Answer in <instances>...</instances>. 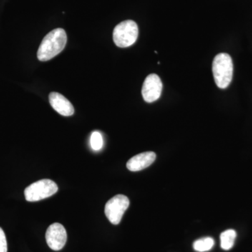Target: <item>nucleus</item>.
<instances>
[{
    "label": "nucleus",
    "mask_w": 252,
    "mask_h": 252,
    "mask_svg": "<svg viewBox=\"0 0 252 252\" xmlns=\"http://www.w3.org/2000/svg\"><path fill=\"white\" fill-rule=\"evenodd\" d=\"M67 34L62 28H57L48 33L37 51V59L42 62L49 61L62 52L67 44Z\"/></svg>",
    "instance_id": "f257e3e1"
},
{
    "label": "nucleus",
    "mask_w": 252,
    "mask_h": 252,
    "mask_svg": "<svg viewBox=\"0 0 252 252\" xmlns=\"http://www.w3.org/2000/svg\"><path fill=\"white\" fill-rule=\"evenodd\" d=\"M212 72L217 86L225 89L230 85L233 79V63L228 54L217 55L212 63Z\"/></svg>",
    "instance_id": "f03ea898"
},
{
    "label": "nucleus",
    "mask_w": 252,
    "mask_h": 252,
    "mask_svg": "<svg viewBox=\"0 0 252 252\" xmlns=\"http://www.w3.org/2000/svg\"><path fill=\"white\" fill-rule=\"evenodd\" d=\"M138 26L135 21L127 20L118 24L113 32V39L120 48L132 46L138 37Z\"/></svg>",
    "instance_id": "7ed1b4c3"
},
{
    "label": "nucleus",
    "mask_w": 252,
    "mask_h": 252,
    "mask_svg": "<svg viewBox=\"0 0 252 252\" xmlns=\"http://www.w3.org/2000/svg\"><path fill=\"white\" fill-rule=\"evenodd\" d=\"M59 187L51 180H41L32 184L25 189L26 200L28 202H36L49 198L57 193Z\"/></svg>",
    "instance_id": "20e7f679"
},
{
    "label": "nucleus",
    "mask_w": 252,
    "mask_h": 252,
    "mask_svg": "<svg viewBox=\"0 0 252 252\" xmlns=\"http://www.w3.org/2000/svg\"><path fill=\"white\" fill-rule=\"evenodd\" d=\"M130 205V200L124 195H117L106 203L104 213L114 225L120 223L124 213Z\"/></svg>",
    "instance_id": "39448f33"
},
{
    "label": "nucleus",
    "mask_w": 252,
    "mask_h": 252,
    "mask_svg": "<svg viewBox=\"0 0 252 252\" xmlns=\"http://www.w3.org/2000/svg\"><path fill=\"white\" fill-rule=\"evenodd\" d=\"M67 235L65 228L59 223L49 225L46 233L48 246L54 251L62 250L67 242Z\"/></svg>",
    "instance_id": "423d86ee"
},
{
    "label": "nucleus",
    "mask_w": 252,
    "mask_h": 252,
    "mask_svg": "<svg viewBox=\"0 0 252 252\" xmlns=\"http://www.w3.org/2000/svg\"><path fill=\"white\" fill-rule=\"evenodd\" d=\"M162 81L156 74H152L146 78L142 86V94L144 101L149 103L155 102L161 94Z\"/></svg>",
    "instance_id": "0eeeda50"
},
{
    "label": "nucleus",
    "mask_w": 252,
    "mask_h": 252,
    "mask_svg": "<svg viewBox=\"0 0 252 252\" xmlns=\"http://www.w3.org/2000/svg\"><path fill=\"white\" fill-rule=\"evenodd\" d=\"M49 102L59 114L64 117H70L74 113V107L64 96L59 93L53 92L49 94Z\"/></svg>",
    "instance_id": "6e6552de"
},
{
    "label": "nucleus",
    "mask_w": 252,
    "mask_h": 252,
    "mask_svg": "<svg viewBox=\"0 0 252 252\" xmlns=\"http://www.w3.org/2000/svg\"><path fill=\"white\" fill-rule=\"evenodd\" d=\"M157 155L153 152H144L131 158L126 166L130 171H140L150 166L155 161Z\"/></svg>",
    "instance_id": "1a4fd4ad"
},
{
    "label": "nucleus",
    "mask_w": 252,
    "mask_h": 252,
    "mask_svg": "<svg viewBox=\"0 0 252 252\" xmlns=\"http://www.w3.org/2000/svg\"><path fill=\"white\" fill-rule=\"evenodd\" d=\"M236 237L237 233L234 230L229 229L223 232L220 235V247H221V248L223 250H226V251L233 248Z\"/></svg>",
    "instance_id": "9d476101"
},
{
    "label": "nucleus",
    "mask_w": 252,
    "mask_h": 252,
    "mask_svg": "<svg viewBox=\"0 0 252 252\" xmlns=\"http://www.w3.org/2000/svg\"><path fill=\"white\" fill-rule=\"evenodd\" d=\"M215 245V240L210 237L203 238L194 242L193 247L194 250L198 252L210 251Z\"/></svg>",
    "instance_id": "9b49d317"
},
{
    "label": "nucleus",
    "mask_w": 252,
    "mask_h": 252,
    "mask_svg": "<svg viewBox=\"0 0 252 252\" xmlns=\"http://www.w3.org/2000/svg\"><path fill=\"white\" fill-rule=\"evenodd\" d=\"M91 145L94 151H99L102 149L103 145V139L102 135L99 132H93L91 137Z\"/></svg>",
    "instance_id": "f8f14e48"
},
{
    "label": "nucleus",
    "mask_w": 252,
    "mask_h": 252,
    "mask_svg": "<svg viewBox=\"0 0 252 252\" xmlns=\"http://www.w3.org/2000/svg\"><path fill=\"white\" fill-rule=\"evenodd\" d=\"M0 252H7L6 235L1 227H0Z\"/></svg>",
    "instance_id": "ddd939ff"
}]
</instances>
